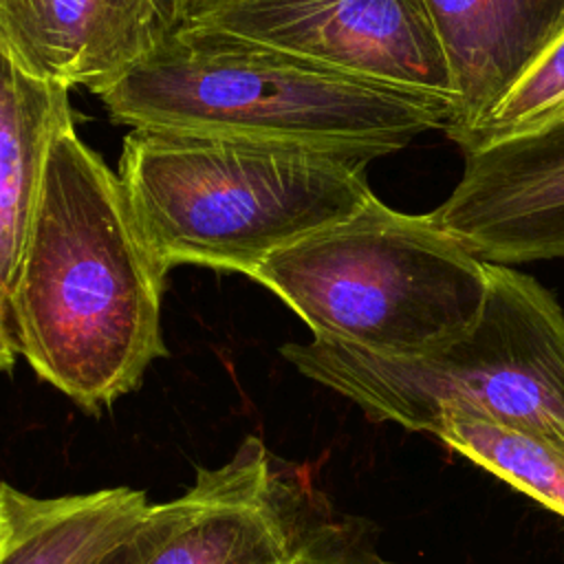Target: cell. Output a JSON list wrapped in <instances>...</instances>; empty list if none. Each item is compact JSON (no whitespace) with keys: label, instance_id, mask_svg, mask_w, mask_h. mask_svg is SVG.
Instances as JSON below:
<instances>
[{"label":"cell","instance_id":"cell-1","mask_svg":"<svg viewBox=\"0 0 564 564\" xmlns=\"http://www.w3.org/2000/svg\"><path fill=\"white\" fill-rule=\"evenodd\" d=\"M165 275L132 218L119 174L73 123L62 128L7 302L18 352L86 412L110 408L167 355Z\"/></svg>","mask_w":564,"mask_h":564},{"label":"cell","instance_id":"cell-2","mask_svg":"<svg viewBox=\"0 0 564 564\" xmlns=\"http://www.w3.org/2000/svg\"><path fill=\"white\" fill-rule=\"evenodd\" d=\"M361 152L264 137L132 126L119 181L156 260L249 273L375 194Z\"/></svg>","mask_w":564,"mask_h":564},{"label":"cell","instance_id":"cell-3","mask_svg":"<svg viewBox=\"0 0 564 564\" xmlns=\"http://www.w3.org/2000/svg\"><path fill=\"white\" fill-rule=\"evenodd\" d=\"M126 126L216 130L379 159L445 130L447 95L412 90L231 33L181 24L121 75L90 88Z\"/></svg>","mask_w":564,"mask_h":564},{"label":"cell","instance_id":"cell-4","mask_svg":"<svg viewBox=\"0 0 564 564\" xmlns=\"http://www.w3.org/2000/svg\"><path fill=\"white\" fill-rule=\"evenodd\" d=\"M251 280L278 295L315 339L388 357L430 355L478 319L487 262L430 214L372 196L262 260Z\"/></svg>","mask_w":564,"mask_h":564},{"label":"cell","instance_id":"cell-5","mask_svg":"<svg viewBox=\"0 0 564 564\" xmlns=\"http://www.w3.org/2000/svg\"><path fill=\"white\" fill-rule=\"evenodd\" d=\"M478 319L423 357L289 341L282 357L306 379L352 401L372 423L432 434L447 414L564 427V308L535 278L487 262Z\"/></svg>","mask_w":564,"mask_h":564},{"label":"cell","instance_id":"cell-6","mask_svg":"<svg viewBox=\"0 0 564 564\" xmlns=\"http://www.w3.org/2000/svg\"><path fill=\"white\" fill-rule=\"evenodd\" d=\"M275 463L247 436L229 460L200 467L187 491L145 507L128 564H317L346 520Z\"/></svg>","mask_w":564,"mask_h":564},{"label":"cell","instance_id":"cell-7","mask_svg":"<svg viewBox=\"0 0 564 564\" xmlns=\"http://www.w3.org/2000/svg\"><path fill=\"white\" fill-rule=\"evenodd\" d=\"M183 22L454 99L449 62L425 0H192Z\"/></svg>","mask_w":564,"mask_h":564},{"label":"cell","instance_id":"cell-8","mask_svg":"<svg viewBox=\"0 0 564 564\" xmlns=\"http://www.w3.org/2000/svg\"><path fill=\"white\" fill-rule=\"evenodd\" d=\"M463 159L434 223L485 262L564 260V112Z\"/></svg>","mask_w":564,"mask_h":564},{"label":"cell","instance_id":"cell-9","mask_svg":"<svg viewBox=\"0 0 564 564\" xmlns=\"http://www.w3.org/2000/svg\"><path fill=\"white\" fill-rule=\"evenodd\" d=\"M192 0H0V51L62 86L95 88L143 59Z\"/></svg>","mask_w":564,"mask_h":564},{"label":"cell","instance_id":"cell-10","mask_svg":"<svg viewBox=\"0 0 564 564\" xmlns=\"http://www.w3.org/2000/svg\"><path fill=\"white\" fill-rule=\"evenodd\" d=\"M443 42L456 112L447 137L482 123L564 33V0H425Z\"/></svg>","mask_w":564,"mask_h":564},{"label":"cell","instance_id":"cell-11","mask_svg":"<svg viewBox=\"0 0 564 564\" xmlns=\"http://www.w3.org/2000/svg\"><path fill=\"white\" fill-rule=\"evenodd\" d=\"M73 123L68 86L42 79L0 51V308L15 282L51 145Z\"/></svg>","mask_w":564,"mask_h":564},{"label":"cell","instance_id":"cell-12","mask_svg":"<svg viewBox=\"0 0 564 564\" xmlns=\"http://www.w3.org/2000/svg\"><path fill=\"white\" fill-rule=\"evenodd\" d=\"M11 533L0 564H97L137 529L145 494L108 487L37 498L4 482Z\"/></svg>","mask_w":564,"mask_h":564},{"label":"cell","instance_id":"cell-13","mask_svg":"<svg viewBox=\"0 0 564 564\" xmlns=\"http://www.w3.org/2000/svg\"><path fill=\"white\" fill-rule=\"evenodd\" d=\"M432 434L476 467L564 518V427L447 414Z\"/></svg>","mask_w":564,"mask_h":564},{"label":"cell","instance_id":"cell-14","mask_svg":"<svg viewBox=\"0 0 564 564\" xmlns=\"http://www.w3.org/2000/svg\"><path fill=\"white\" fill-rule=\"evenodd\" d=\"M564 112V33L476 128L449 134L460 154L529 132Z\"/></svg>","mask_w":564,"mask_h":564},{"label":"cell","instance_id":"cell-15","mask_svg":"<svg viewBox=\"0 0 564 564\" xmlns=\"http://www.w3.org/2000/svg\"><path fill=\"white\" fill-rule=\"evenodd\" d=\"M317 564H397L386 560L375 549L368 527L359 520H346L341 531L333 538Z\"/></svg>","mask_w":564,"mask_h":564},{"label":"cell","instance_id":"cell-16","mask_svg":"<svg viewBox=\"0 0 564 564\" xmlns=\"http://www.w3.org/2000/svg\"><path fill=\"white\" fill-rule=\"evenodd\" d=\"M15 355H18V348H15V341H13L11 328H9L7 311H4V308H0V372H2V370L13 368V364H15Z\"/></svg>","mask_w":564,"mask_h":564},{"label":"cell","instance_id":"cell-17","mask_svg":"<svg viewBox=\"0 0 564 564\" xmlns=\"http://www.w3.org/2000/svg\"><path fill=\"white\" fill-rule=\"evenodd\" d=\"M9 533H11V511H9V502H7L4 482H0V555L7 546Z\"/></svg>","mask_w":564,"mask_h":564},{"label":"cell","instance_id":"cell-18","mask_svg":"<svg viewBox=\"0 0 564 564\" xmlns=\"http://www.w3.org/2000/svg\"><path fill=\"white\" fill-rule=\"evenodd\" d=\"M128 542V540H126ZM126 542L119 544L117 549H112L106 557H101L97 564H128V551H126Z\"/></svg>","mask_w":564,"mask_h":564}]
</instances>
